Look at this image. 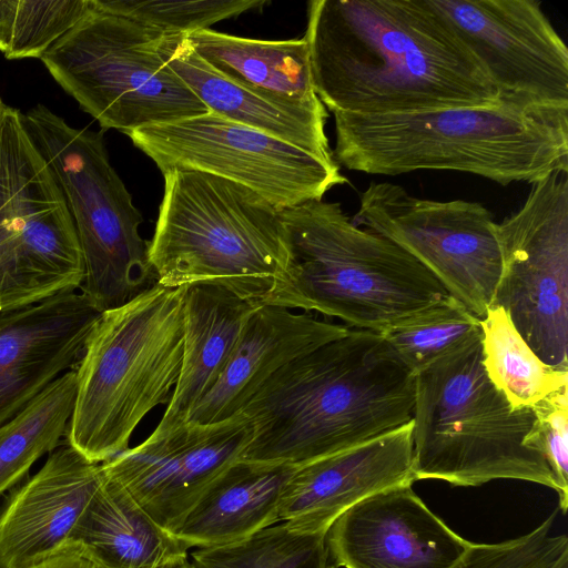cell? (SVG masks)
I'll use <instances>...</instances> for the list:
<instances>
[{
	"label": "cell",
	"instance_id": "cell-21",
	"mask_svg": "<svg viewBox=\"0 0 568 568\" xmlns=\"http://www.w3.org/2000/svg\"><path fill=\"white\" fill-rule=\"evenodd\" d=\"M159 51L209 111L335 161L325 133L326 110L287 103L226 79L194 52L183 34H164Z\"/></svg>",
	"mask_w": 568,
	"mask_h": 568
},
{
	"label": "cell",
	"instance_id": "cell-34",
	"mask_svg": "<svg viewBox=\"0 0 568 568\" xmlns=\"http://www.w3.org/2000/svg\"><path fill=\"white\" fill-rule=\"evenodd\" d=\"M31 568H95L87 558L81 556L73 547L67 545L59 552L38 562Z\"/></svg>",
	"mask_w": 568,
	"mask_h": 568
},
{
	"label": "cell",
	"instance_id": "cell-26",
	"mask_svg": "<svg viewBox=\"0 0 568 568\" xmlns=\"http://www.w3.org/2000/svg\"><path fill=\"white\" fill-rule=\"evenodd\" d=\"M75 392L77 372L69 369L0 425V494L58 447L72 415Z\"/></svg>",
	"mask_w": 568,
	"mask_h": 568
},
{
	"label": "cell",
	"instance_id": "cell-1",
	"mask_svg": "<svg viewBox=\"0 0 568 568\" xmlns=\"http://www.w3.org/2000/svg\"><path fill=\"white\" fill-rule=\"evenodd\" d=\"M304 39L331 112L491 105L499 95L429 0H313Z\"/></svg>",
	"mask_w": 568,
	"mask_h": 568
},
{
	"label": "cell",
	"instance_id": "cell-12",
	"mask_svg": "<svg viewBox=\"0 0 568 568\" xmlns=\"http://www.w3.org/2000/svg\"><path fill=\"white\" fill-rule=\"evenodd\" d=\"M164 173L194 170L239 183L278 209L322 200L347 183L336 161L211 111L126 134Z\"/></svg>",
	"mask_w": 568,
	"mask_h": 568
},
{
	"label": "cell",
	"instance_id": "cell-13",
	"mask_svg": "<svg viewBox=\"0 0 568 568\" xmlns=\"http://www.w3.org/2000/svg\"><path fill=\"white\" fill-rule=\"evenodd\" d=\"M355 221L414 256L478 318L493 305L503 252L498 223L480 203L420 199L398 184L371 182Z\"/></svg>",
	"mask_w": 568,
	"mask_h": 568
},
{
	"label": "cell",
	"instance_id": "cell-32",
	"mask_svg": "<svg viewBox=\"0 0 568 568\" xmlns=\"http://www.w3.org/2000/svg\"><path fill=\"white\" fill-rule=\"evenodd\" d=\"M556 513L529 532L499 542H471L450 568H550L568 555V537L552 534Z\"/></svg>",
	"mask_w": 568,
	"mask_h": 568
},
{
	"label": "cell",
	"instance_id": "cell-9",
	"mask_svg": "<svg viewBox=\"0 0 568 568\" xmlns=\"http://www.w3.org/2000/svg\"><path fill=\"white\" fill-rule=\"evenodd\" d=\"M163 36L91 0L88 12L40 59L103 130L128 134L209 112L162 58Z\"/></svg>",
	"mask_w": 568,
	"mask_h": 568
},
{
	"label": "cell",
	"instance_id": "cell-5",
	"mask_svg": "<svg viewBox=\"0 0 568 568\" xmlns=\"http://www.w3.org/2000/svg\"><path fill=\"white\" fill-rule=\"evenodd\" d=\"M183 287L159 283L104 311L77 365L67 443L94 463L129 447L143 418L169 404L183 358Z\"/></svg>",
	"mask_w": 568,
	"mask_h": 568
},
{
	"label": "cell",
	"instance_id": "cell-3",
	"mask_svg": "<svg viewBox=\"0 0 568 568\" xmlns=\"http://www.w3.org/2000/svg\"><path fill=\"white\" fill-rule=\"evenodd\" d=\"M499 98L481 106L335 112L333 156L339 166L367 174L457 171L504 186L568 170V108Z\"/></svg>",
	"mask_w": 568,
	"mask_h": 568
},
{
	"label": "cell",
	"instance_id": "cell-29",
	"mask_svg": "<svg viewBox=\"0 0 568 568\" xmlns=\"http://www.w3.org/2000/svg\"><path fill=\"white\" fill-rule=\"evenodd\" d=\"M326 532L275 524L242 541L191 552L194 568H334Z\"/></svg>",
	"mask_w": 568,
	"mask_h": 568
},
{
	"label": "cell",
	"instance_id": "cell-27",
	"mask_svg": "<svg viewBox=\"0 0 568 568\" xmlns=\"http://www.w3.org/2000/svg\"><path fill=\"white\" fill-rule=\"evenodd\" d=\"M480 324L485 372L513 408L531 407L568 386V372L542 363L501 307L491 305Z\"/></svg>",
	"mask_w": 568,
	"mask_h": 568
},
{
	"label": "cell",
	"instance_id": "cell-7",
	"mask_svg": "<svg viewBox=\"0 0 568 568\" xmlns=\"http://www.w3.org/2000/svg\"><path fill=\"white\" fill-rule=\"evenodd\" d=\"M162 174L164 193L149 242L158 283L215 285L263 304L285 267L281 209L205 172Z\"/></svg>",
	"mask_w": 568,
	"mask_h": 568
},
{
	"label": "cell",
	"instance_id": "cell-16",
	"mask_svg": "<svg viewBox=\"0 0 568 568\" xmlns=\"http://www.w3.org/2000/svg\"><path fill=\"white\" fill-rule=\"evenodd\" d=\"M325 540L334 568H450L470 545L412 485L356 503L334 520Z\"/></svg>",
	"mask_w": 568,
	"mask_h": 568
},
{
	"label": "cell",
	"instance_id": "cell-33",
	"mask_svg": "<svg viewBox=\"0 0 568 568\" xmlns=\"http://www.w3.org/2000/svg\"><path fill=\"white\" fill-rule=\"evenodd\" d=\"M536 422L530 445L545 457L554 476L559 510L568 507V395L567 386L531 406Z\"/></svg>",
	"mask_w": 568,
	"mask_h": 568
},
{
	"label": "cell",
	"instance_id": "cell-25",
	"mask_svg": "<svg viewBox=\"0 0 568 568\" xmlns=\"http://www.w3.org/2000/svg\"><path fill=\"white\" fill-rule=\"evenodd\" d=\"M185 38L194 52L226 79L287 103L326 110L314 90L304 38L256 40L210 28Z\"/></svg>",
	"mask_w": 568,
	"mask_h": 568
},
{
	"label": "cell",
	"instance_id": "cell-30",
	"mask_svg": "<svg viewBox=\"0 0 568 568\" xmlns=\"http://www.w3.org/2000/svg\"><path fill=\"white\" fill-rule=\"evenodd\" d=\"M90 6L91 0H0V51L8 59H40Z\"/></svg>",
	"mask_w": 568,
	"mask_h": 568
},
{
	"label": "cell",
	"instance_id": "cell-4",
	"mask_svg": "<svg viewBox=\"0 0 568 568\" xmlns=\"http://www.w3.org/2000/svg\"><path fill=\"white\" fill-rule=\"evenodd\" d=\"M285 267L263 305L317 312L382 333L449 294L414 256L355 224L337 202L280 210Z\"/></svg>",
	"mask_w": 568,
	"mask_h": 568
},
{
	"label": "cell",
	"instance_id": "cell-37",
	"mask_svg": "<svg viewBox=\"0 0 568 568\" xmlns=\"http://www.w3.org/2000/svg\"><path fill=\"white\" fill-rule=\"evenodd\" d=\"M2 105H3V102H2V100H1V98H0V108H1Z\"/></svg>",
	"mask_w": 568,
	"mask_h": 568
},
{
	"label": "cell",
	"instance_id": "cell-15",
	"mask_svg": "<svg viewBox=\"0 0 568 568\" xmlns=\"http://www.w3.org/2000/svg\"><path fill=\"white\" fill-rule=\"evenodd\" d=\"M252 436V423L242 412L210 424L186 422L164 433L152 432L101 467L175 536L210 485L242 458Z\"/></svg>",
	"mask_w": 568,
	"mask_h": 568
},
{
	"label": "cell",
	"instance_id": "cell-10",
	"mask_svg": "<svg viewBox=\"0 0 568 568\" xmlns=\"http://www.w3.org/2000/svg\"><path fill=\"white\" fill-rule=\"evenodd\" d=\"M82 254L65 199L22 113L0 108V311L80 290Z\"/></svg>",
	"mask_w": 568,
	"mask_h": 568
},
{
	"label": "cell",
	"instance_id": "cell-36",
	"mask_svg": "<svg viewBox=\"0 0 568 568\" xmlns=\"http://www.w3.org/2000/svg\"><path fill=\"white\" fill-rule=\"evenodd\" d=\"M550 568H568V555L562 556Z\"/></svg>",
	"mask_w": 568,
	"mask_h": 568
},
{
	"label": "cell",
	"instance_id": "cell-8",
	"mask_svg": "<svg viewBox=\"0 0 568 568\" xmlns=\"http://www.w3.org/2000/svg\"><path fill=\"white\" fill-rule=\"evenodd\" d=\"M22 120L71 214L84 265L80 291L102 313L155 285L149 242L139 232L142 215L111 165L103 134L73 128L41 104Z\"/></svg>",
	"mask_w": 568,
	"mask_h": 568
},
{
	"label": "cell",
	"instance_id": "cell-6",
	"mask_svg": "<svg viewBox=\"0 0 568 568\" xmlns=\"http://www.w3.org/2000/svg\"><path fill=\"white\" fill-rule=\"evenodd\" d=\"M535 422L531 407L513 408L490 382L476 339L415 376V480L477 487L511 479L557 491L545 457L529 442Z\"/></svg>",
	"mask_w": 568,
	"mask_h": 568
},
{
	"label": "cell",
	"instance_id": "cell-11",
	"mask_svg": "<svg viewBox=\"0 0 568 568\" xmlns=\"http://www.w3.org/2000/svg\"><path fill=\"white\" fill-rule=\"evenodd\" d=\"M531 185L498 223L503 271L493 305L542 363L568 372V170Z\"/></svg>",
	"mask_w": 568,
	"mask_h": 568
},
{
	"label": "cell",
	"instance_id": "cell-24",
	"mask_svg": "<svg viewBox=\"0 0 568 568\" xmlns=\"http://www.w3.org/2000/svg\"><path fill=\"white\" fill-rule=\"evenodd\" d=\"M67 545L95 568H154L187 557L189 550L104 471Z\"/></svg>",
	"mask_w": 568,
	"mask_h": 568
},
{
	"label": "cell",
	"instance_id": "cell-2",
	"mask_svg": "<svg viewBox=\"0 0 568 568\" xmlns=\"http://www.w3.org/2000/svg\"><path fill=\"white\" fill-rule=\"evenodd\" d=\"M415 376L378 333L351 329L292 361L241 410L253 426L242 460L304 465L413 419Z\"/></svg>",
	"mask_w": 568,
	"mask_h": 568
},
{
	"label": "cell",
	"instance_id": "cell-31",
	"mask_svg": "<svg viewBox=\"0 0 568 568\" xmlns=\"http://www.w3.org/2000/svg\"><path fill=\"white\" fill-rule=\"evenodd\" d=\"M104 10L128 17L163 34L187 36L263 7L265 0H97Z\"/></svg>",
	"mask_w": 568,
	"mask_h": 568
},
{
	"label": "cell",
	"instance_id": "cell-20",
	"mask_svg": "<svg viewBox=\"0 0 568 568\" xmlns=\"http://www.w3.org/2000/svg\"><path fill=\"white\" fill-rule=\"evenodd\" d=\"M351 329L282 306L261 305L246 322L220 378L186 422L210 424L234 416L282 367Z\"/></svg>",
	"mask_w": 568,
	"mask_h": 568
},
{
	"label": "cell",
	"instance_id": "cell-28",
	"mask_svg": "<svg viewBox=\"0 0 568 568\" xmlns=\"http://www.w3.org/2000/svg\"><path fill=\"white\" fill-rule=\"evenodd\" d=\"M395 358L414 376L438 359L481 338L480 318L450 295L379 333Z\"/></svg>",
	"mask_w": 568,
	"mask_h": 568
},
{
	"label": "cell",
	"instance_id": "cell-18",
	"mask_svg": "<svg viewBox=\"0 0 568 568\" xmlns=\"http://www.w3.org/2000/svg\"><path fill=\"white\" fill-rule=\"evenodd\" d=\"M413 419L374 439L297 466L284 490L280 521L326 532L345 510L388 488L413 485Z\"/></svg>",
	"mask_w": 568,
	"mask_h": 568
},
{
	"label": "cell",
	"instance_id": "cell-14",
	"mask_svg": "<svg viewBox=\"0 0 568 568\" xmlns=\"http://www.w3.org/2000/svg\"><path fill=\"white\" fill-rule=\"evenodd\" d=\"M499 97L568 108V49L537 0H429Z\"/></svg>",
	"mask_w": 568,
	"mask_h": 568
},
{
	"label": "cell",
	"instance_id": "cell-19",
	"mask_svg": "<svg viewBox=\"0 0 568 568\" xmlns=\"http://www.w3.org/2000/svg\"><path fill=\"white\" fill-rule=\"evenodd\" d=\"M102 478L101 464L68 443L50 452L0 509V568H31L63 549Z\"/></svg>",
	"mask_w": 568,
	"mask_h": 568
},
{
	"label": "cell",
	"instance_id": "cell-35",
	"mask_svg": "<svg viewBox=\"0 0 568 568\" xmlns=\"http://www.w3.org/2000/svg\"><path fill=\"white\" fill-rule=\"evenodd\" d=\"M154 568H194L187 557Z\"/></svg>",
	"mask_w": 568,
	"mask_h": 568
},
{
	"label": "cell",
	"instance_id": "cell-23",
	"mask_svg": "<svg viewBox=\"0 0 568 568\" xmlns=\"http://www.w3.org/2000/svg\"><path fill=\"white\" fill-rule=\"evenodd\" d=\"M296 465L237 460L187 514L175 536L187 548L242 541L280 521V506Z\"/></svg>",
	"mask_w": 568,
	"mask_h": 568
},
{
	"label": "cell",
	"instance_id": "cell-17",
	"mask_svg": "<svg viewBox=\"0 0 568 568\" xmlns=\"http://www.w3.org/2000/svg\"><path fill=\"white\" fill-rule=\"evenodd\" d=\"M100 314L80 290L0 311V425L78 365Z\"/></svg>",
	"mask_w": 568,
	"mask_h": 568
},
{
	"label": "cell",
	"instance_id": "cell-22",
	"mask_svg": "<svg viewBox=\"0 0 568 568\" xmlns=\"http://www.w3.org/2000/svg\"><path fill=\"white\" fill-rule=\"evenodd\" d=\"M261 305L221 286H184L182 367L153 432L164 433L186 423L190 413L220 378L246 322Z\"/></svg>",
	"mask_w": 568,
	"mask_h": 568
}]
</instances>
